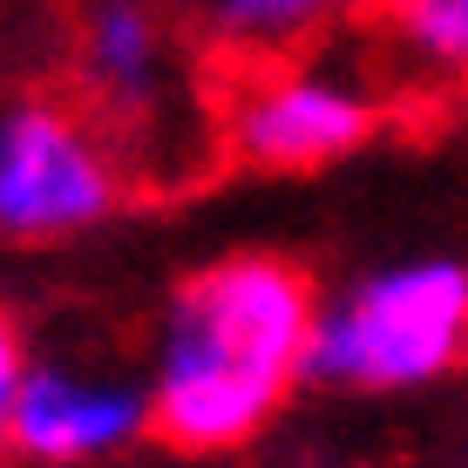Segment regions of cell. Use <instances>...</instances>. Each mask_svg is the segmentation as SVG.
<instances>
[{
    "label": "cell",
    "mask_w": 468,
    "mask_h": 468,
    "mask_svg": "<svg viewBox=\"0 0 468 468\" xmlns=\"http://www.w3.org/2000/svg\"><path fill=\"white\" fill-rule=\"evenodd\" d=\"M150 434V394L129 374H95L69 360H27L14 394L7 448L27 462H109Z\"/></svg>",
    "instance_id": "277c9868"
},
{
    "label": "cell",
    "mask_w": 468,
    "mask_h": 468,
    "mask_svg": "<svg viewBox=\"0 0 468 468\" xmlns=\"http://www.w3.org/2000/svg\"><path fill=\"white\" fill-rule=\"evenodd\" d=\"M387 27L434 82H468V0H387Z\"/></svg>",
    "instance_id": "ba28073f"
},
{
    "label": "cell",
    "mask_w": 468,
    "mask_h": 468,
    "mask_svg": "<svg viewBox=\"0 0 468 468\" xmlns=\"http://www.w3.org/2000/svg\"><path fill=\"white\" fill-rule=\"evenodd\" d=\"M380 122V102L346 75L299 69L271 75L231 109V150L251 170H319L333 156H353Z\"/></svg>",
    "instance_id": "5b68a950"
},
{
    "label": "cell",
    "mask_w": 468,
    "mask_h": 468,
    "mask_svg": "<svg viewBox=\"0 0 468 468\" xmlns=\"http://www.w3.org/2000/svg\"><path fill=\"white\" fill-rule=\"evenodd\" d=\"M313 285L285 258H224L184 279L156 319L150 428L184 455H231L258 441L305 380Z\"/></svg>",
    "instance_id": "6da1fadb"
},
{
    "label": "cell",
    "mask_w": 468,
    "mask_h": 468,
    "mask_svg": "<svg viewBox=\"0 0 468 468\" xmlns=\"http://www.w3.org/2000/svg\"><path fill=\"white\" fill-rule=\"evenodd\" d=\"M468 360V265L414 258L313 305L305 380L346 394H408Z\"/></svg>",
    "instance_id": "7a4b0ae2"
},
{
    "label": "cell",
    "mask_w": 468,
    "mask_h": 468,
    "mask_svg": "<svg viewBox=\"0 0 468 468\" xmlns=\"http://www.w3.org/2000/svg\"><path fill=\"white\" fill-rule=\"evenodd\" d=\"M21 374H27V346H21V333H14V319L0 313V448H7V421H14Z\"/></svg>",
    "instance_id": "9c48e42d"
},
{
    "label": "cell",
    "mask_w": 468,
    "mask_h": 468,
    "mask_svg": "<svg viewBox=\"0 0 468 468\" xmlns=\"http://www.w3.org/2000/svg\"><path fill=\"white\" fill-rule=\"evenodd\" d=\"M82 82L109 116H156L170 95V27L143 0H95L82 14Z\"/></svg>",
    "instance_id": "8992f818"
},
{
    "label": "cell",
    "mask_w": 468,
    "mask_h": 468,
    "mask_svg": "<svg viewBox=\"0 0 468 468\" xmlns=\"http://www.w3.org/2000/svg\"><path fill=\"white\" fill-rule=\"evenodd\" d=\"M346 0H204V27L231 55H292Z\"/></svg>",
    "instance_id": "52a82bcc"
},
{
    "label": "cell",
    "mask_w": 468,
    "mask_h": 468,
    "mask_svg": "<svg viewBox=\"0 0 468 468\" xmlns=\"http://www.w3.org/2000/svg\"><path fill=\"white\" fill-rule=\"evenodd\" d=\"M122 204V164L89 116L61 102L0 109V245H61Z\"/></svg>",
    "instance_id": "3957f363"
}]
</instances>
